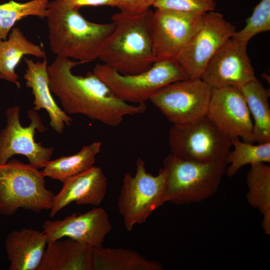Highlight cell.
I'll return each instance as SVG.
<instances>
[{
	"label": "cell",
	"mask_w": 270,
	"mask_h": 270,
	"mask_svg": "<svg viewBox=\"0 0 270 270\" xmlns=\"http://www.w3.org/2000/svg\"><path fill=\"white\" fill-rule=\"evenodd\" d=\"M82 64L69 58L56 56L48 66L50 91L60 100L67 114H81L106 126L120 124L126 116L144 112L145 103L125 102L93 72L85 76H76L72 70Z\"/></svg>",
	"instance_id": "cell-1"
},
{
	"label": "cell",
	"mask_w": 270,
	"mask_h": 270,
	"mask_svg": "<svg viewBox=\"0 0 270 270\" xmlns=\"http://www.w3.org/2000/svg\"><path fill=\"white\" fill-rule=\"evenodd\" d=\"M50 50L58 56L72 58L82 64L99 58L102 48L115 25L96 24L85 19L78 10L64 0H53L47 6Z\"/></svg>",
	"instance_id": "cell-2"
},
{
	"label": "cell",
	"mask_w": 270,
	"mask_h": 270,
	"mask_svg": "<svg viewBox=\"0 0 270 270\" xmlns=\"http://www.w3.org/2000/svg\"><path fill=\"white\" fill-rule=\"evenodd\" d=\"M150 9L139 12L114 14V31L106 40L99 58L122 74L149 70L156 62L153 52L152 18Z\"/></svg>",
	"instance_id": "cell-3"
},
{
	"label": "cell",
	"mask_w": 270,
	"mask_h": 270,
	"mask_svg": "<svg viewBox=\"0 0 270 270\" xmlns=\"http://www.w3.org/2000/svg\"><path fill=\"white\" fill-rule=\"evenodd\" d=\"M44 178L38 168L16 159L0 164V214L11 216L20 208L50 210L54 195Z\"/></svg>",
	"instance_id": "cell-4"
},
{
	"label": "cell",
	"mask_w": 270,
	"mask_h": 270,
	"mask_svg": "<svg viewBox=\"0 0 270 270\" xmlns=\"http://www.w3.org/2000/svg\"><path fill=\"white\" fill-rule=\"evenodd\" d=\"M226 163L202 164L168 154L164 160L166 202L174 204L200 202L217 192Z\"/></svg>",
	"instance_id": "cell-5"
},
{
	"label": "cell",
	"mask_w": 270,
	"mask_h": 270,
	"mask_svg": "<svg viewBox=\"0 0 270 270\" xmlns=\"http://www.w3.org/2000/svg\"><path fill=\"white\" fill-rule=\"evenodd\" d=\"M231 139L207 116L187 124H173L168 134L172 154L202 164L225 163L232 146Z\"/></svg>",
	"instance_id": "cell-6"
},
{
	"label": "cell",
	"mask_w": 270,
	"mask_h": 270,
	"mask_svg": "<svg viewBox=\"0 0 270 270\" xmlns=\"http://www.w3.org/2000/svg\"><path fill=\"white\" fill-rule=\"evenodd\" d=\"M93 72L122 100L145 103L159 90L172 82L190 78L175 60L156 62L148 70L122 74L106 64H97Z\"/></svg>",
	"instance_id": "cell-7"
},
{
	"label": "cell",
	"mask_w": 270,
	"mask_h": 270,
	"mask_svg": "<svg viewBox=\"0 0 270 270\" xmlns=\"http://www.w3.org/2000/svg\"><path fill=\"white\" fill-rule=\"evenodd\" d=\"M136 164L134 176L125 173L118 200V212L129 232L136 224L146 222L152 212L166 202L164 168H160L158 174L153 176L147 172L145 162L140 158Z\"/></svg>",
	"instance_id": "cell-8"
},
{
	"label": "cell",
	"mask_w": 270,
	"mask_h": 270,
	"mask_svg": "<svg viewBox=\"0 0 270 270\" xmlns=\"http://www.w3.org/2000/svg\"><path fill=\"white\" fill-rule=\"evenodd\" d=\"M236 30L221 13L204 14L200 27L175 60L190 78H201L210 60Z\"/></svg>",
	"instance_id": "cell-9"
},
{
	"label": "cell",
	"mask_w": 270,
	"mask_h": 270,
	"mask_svg": "<svg viewBox=\"0 0 270 270\" xmlns=\"http://www.w3.org/2000/svg\"><path fill=\"white\" fill-rule=\"evenodd\" d=\"M212 88L201 78L172 82L150 99L173 124H185L206 116Z\"/></svg>",
	"instance_id": "cell-10"
},
{
	"label": "cell",
	"mask_w": 270,
	"mask_h": 270,
	"mask_svg": "<svg viewBox=\"0 0 270 270\" xmlns=\"http://www.w3.org/2000/svg\"><path fill=\"white\" fill-rule=\"evenodd\" d=\"M20 108L12 106L6 111V125L0 132V164L6 163L13 156L21 154L28 158L29 164L37 168H44L50 160L54 147L46 148L35 142L36 130L45 131L36 111H28L30 123L23 126L20 120Z\"/></svg>",
	"instance_id": "cell-11"
},
{
	"label": "cell",
	"mask_w": 270,
	"mask_h": 270,
	"mask_svg": "<svg viewBox=\"0 0 270 270\" xmlns=\"http://www.w3.org/2000/svg\"><path fill=\"white\" fill-rule=\"evenodd\" d=\"M204 14L156 9L152 15V28L153 52L156 62L175 60L200 27Z\"/></svg>",
	"instance_id": "cell-12"
},
{
	"label": "cell",
	"mask_w": 270,
	"mask_h": 270,
	"mask_svg": "<svg viewBox=\"0 0 270 270\" xmlns=\"http://www.w3.org/2000/svg\"><path fill=\"white\" fill-rule=\"evenodd\" d=\"M207 116L230 138L255 142L253 122L244 98L239 88H212Z\"/></svg>",
	"instance_id": "cell-13"
},
{
	"label": "cell",
	"mask_w": 270,
	"mask_h": 270,
	"mask_svg": "<svg viewBox=\"0 0 270 270\" xmlns=\"http://www.w3.org/2000/svg\"><path fill=\"white\" fill-rule=\"evenodd\" d=\"M246 46L232 38L229 40L210 60L202 80L212 88H240L256 80Z\"/></svg>",
	"instance_id": "cell-14"
},
{
	"label": "cell",
	"mask_w": 270,
	"mask_h": 270,
	"mask_svg": "<svg viewBox=\"0 0 270 270\" xmlns=\"http://www.w3.org/2000/svg\"><path fill=\"white\" fill-rule=\"evenodd\" d=\"M42 228L48 244L68 238L94 248L102 246L112 226L105 210L98 208L82 214L74 213L62 220H46Z\"/></svg>",
	"instance_id": "cell-15"
},
{
	"label": "cell",
	"mask_w": 270,
	"mask_h": 270,
	"mask_svg": "<svg viewBox=\"0 0 270 270\" xmlns=\"http://www.w3.org/2000/svg\"><path fill=\"white\" fill-rule=\"evenodd\" d=\"M107 186V178L102 170L94 166L66 180L60 190L53 198L50 216L54 217L73 202L79 205L98 206L105 198Z\"/></svg>",
	"instance_id": "cell-16"
},
{
	"label": "cell",
	"mask_w": 270,
	"mask_h": 270,
	"mask_svg": "<svg viewBox=\"0 0 270 270\" xmlns=\"http://www.w3.org/2000/svg\"><path fill=\"white\" fill-rule=\"evenodd\" d=\"M26 66L24 76L26 87L31 88L34 96L33 104L35 111L44 109L48 112L50 124L57 133L64 132L65 124L69 126L72 118L56 104L50 93L48 72V60L45 57L42 62H34L24 57Z\"/></svg>",
	"instance_id": "cell-17"
},
{
	"label": "cell",
	"mask_w": 270,
	"mask_h": 270,
	"mask_svg": "<svg viewBox=\"0 0 270 270\" xmlns=\"http://www.w3.org/2000/svg\"><path fill=\"white\" fill-rule=\"evenodd\" d=\"M48 244L43 231L24 228L10 232L5 248L9 270H37Z\"/></svg>",
	"instance_id": "cell-18"
},
{
	"label": "cell",
	"mask_w": 270,
	"mask_h": 270,
	"mask_svg": "<svg viewBox=\"0 0 270 270\" xmlns=\"http://www.w3.org/2000/svg\"><path fill=\"white\" fill-rule=\"evenodd\" d=\"M93 248L68 238L47 244L37 270H94Z\"/></svg>",
	"instance_id": "cell-19"
},
{
	"label": "cell",
	"mask_w": 270,
	"mask_h": 270,
	"mask_svg": "<svg viewBox=\"0 0 270 270\" xmlns=\"http://www.w3.org/2000/svg\"><path fill=\"white\" fill-rule=\"evenodd\" d=\"M32 55L44 58L46 52L42 48L30 41L19 28H12L8 39H0V73L4 80L20 86L18 76L15 70L22 58Z\"/></svg>",
	"instance_id": "cell-20"
},
{
	"label": "cell",
	"mask_w": 270,
	"mask_h": 270,
	"mask_svg": "<svg viewBox=\"0 0 270 270\" xmlns=\"http://www.w3.org/2000/svg\"><path fill=\"white\" fill-rule=\"evenodd\" d=\"M94 270H162V265L146 258L128 248H104L92 249Z\"/></svg>",
	"instance_id": "cell-21"
},
{
	"label": "cell",
	"mask_w": 270,
	"mask_h": 270,
	"mask_svg": "<svg viewBox=\"0 0 270 270\" xmlns=\"http://www.w3.org/2000/svg\"><path fill=\"white\" fill-rule=\"evenodd\" d=\"M254 119L253 134L255 142H270V90L256 79L239 88Z\"/></svg>",
	"instance_id": "cell-22"
},
{
	"label": "cell",
	"mask_w": 270,
	"mask_h": 270,
	"mask_svg": "<svg viewBox=\"0 0 270 270\" xmlns=\"http://www.w3.org/2000/svg\"><path fill=\"white\" fill-rule=\"evenodd\" d=\"M101 146V142H94L84 146L74 155L50 160L42 168V173L45 177L63 182L66 180L94 166L96 156L100 152Z\"/></svg>",
	"instance_id": "cell-23"
},
{
	"label": "cell",
	"mask_w": 270,
	"mask_h": 270,
	"mask_svg": "<svg viewBox=\"0 0 270 270\" xmlns=\"http://www.w3.org/2000/svg\"><path fill=\"white\" fill-rule=\"evenodd\" d=\"M246 176L248 203L259 210L263 216L262 226L264 232L270 234V166L266 163L250 165Z\"/></svg>",
	"instance_id": "cell-24"
},
{
	"label": "cell",
	"mask_w": 270,
	"mask_h": 270,
	"mask_svg": "<svg viewBox=\"0 0 270 270\" xmlns=\"http://www.w3.org/2000/svg\"><path fill=\"white\" fill-rule=\"evenodd\" d=\"M234 150L228 154L225 163L228 164L226 170L228 176L232 177L244 166L270 162V142L254 145L242 142L238 138L231 139Z\"/></svg>",
	"instance_id": "cell-25"
},
{
	"label": "cell",
	"mask_w": 270,
	"mask_h": 270,
	"mask_svg": "<svg viewBox=\"0 0 270 270\" xmlns=\"http://www.w3.org/2000/svg\"><path fill=\"white\" fill-rule=\"evenodd\" d=\"M49 0H31L25 2L10 0L0 4V39L6 40L16 22L28 16L46 18Z\"/></svg>",
	"instance_id": "cell-26"
},
{
	"label": "cell",
	"mask_w": 270,
	"mask_h": 270,
	"mask_svg": "<svg viewBox=\"0 0 270 270\" xmlns=\"http://www.w3.org/2000/svg\"><path fill=\"white\" fill-rule=\"evenodd\" d=\"M270 30V0H261L254 8L252 15L246 20L245 26L235 32L232 38L246 44L258 33Z\"/></svg>",
	"instance_id": "cell-27"
},
{
	"label": "cell",
	"mask_w": 270,
	"mask_h": 270,
	"mask_svg": "<svg viewBox=\"0 0 270 270\" xmlns=\"http://www.w3.org/2000/svg\"><path fill=\"white\" fill-rule=\"evenodd\" d=\"M156 9H166L204 14L214 11L216 0H157L152 6Z\"/></svg>",
	"instance_id": "cell-28"
},
{
	"label": "cell",
	"mask_w": 270,
	"mask_h": 270,
	"mask_svg": "<svg viewBox=\"0 0 270 270\" xmlns=\"http://www.w3.org/2000/svg\"><path fill=\"white\" fill-rule=\"evenodd\" d=\"M157 0H117L116 7L121 12H139L150 9Z\"/></svg>",
	"instance_id": "cell-29"
},
{
	"label": "cell",
	"mask_w": 270,
	"mask_h": 270,
	"mask_svg": "<svg viewBox=\"0 0 270 270\" xmlns=\"http://www.w3.org/2000/svg\"><path fill=\"white\" fill-rule=\"evenodd\" d=\"M70 8L79 10L84 6H116L117 0H64Z\"/></svg>",
	"instance_id": "cell-30"
},
{
	"label": "cell",
	"mask_w": 270,
	"mask_h": 270,
	"mask_svg": "<svg viewBox=\"0 0 270 270\" xmlns=\"http://www.w3.org/2000/svg\"><path fill=\"white\" fill-rule=\"evenodd\" d=\"M0 79H4V77L0 73Z\"/></svg>",
	"instance_id": "cell-31"
}]
</instances>
